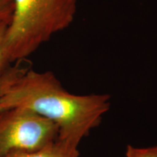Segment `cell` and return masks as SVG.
Wrapping results in <instances>:
<instances>
[{"mask_svg": "<svg viewBox=\"0 0 157 157\" xmlns=\"http://www.w3.org/2000/svg\"><path fill=\"white\" fill-rule=\"evenodd\" d=\"M7 24L0 22V76L7 71L13 63L6 54L4 48V39Z\"/></svg>", "mask_w": 157, "mask_h": 157, "instance_id": "6", "label": "cell"}, {"mask_svg": "<svg viewBox=\"0 0 157 157\" xmlns=\"http://www.w3.org/2000/svg\"><path fill=\"white\" fill-rule=\"evenodd\" d=\"M14 10L6 29L4 48L12 63L30 56L41 45L73 23L76 0H13Z\"/></svg>", "mask_w": 157, "mask_h": 157, "instance_id": "2", "label": "cell"}, {"mask_svg": "<svg viewBox=\"0 0 157 157\" xmlns=\"http://www.w3.org/2000/svg\"><path fill=\"white\" fill-rule=\"evenodd\" d=\"M5 109L23 108L58 125L59 138L78 146L101 123L110 108L105 94L78 95L70 93L51 71L27 69L0 98Z\"/></svg>", "mask_w": 157, "mask_h": 157, "instance_id": "1", "label": "cell"}, {"mask_svg": "<svg viewBox=\"0 0 157 157\" xmlns=\"http://www.w3.org/2000/svg\"><path fill=\"white\" fill-rule=\"evenodd\" d=\"M26 70V68L22 67L19 63H16L14 66H11L7 71L0 76V98L9 90L20 76L25 73ZM4 110L6 109L0 105V111Z\"/></svg>", "mask_w": 157, "mask_h": 157, "instance_id": "5", "label": "cell"}, {"mask_svg": "<svg viewBox=\"0 0 157 157\" xmlns=\"http://www.w3.org/2000/svg\"><path fill=\"white\" fill-rule=\"evenodd\" d=\"M78 146L58 138L56 142L34 152L15 151L3 157H80Z\"/></svg>", "mask_w": 157, "mask_h": 157, "instance_id": "4", "label": "cell"}, {"mask_svg": "<svg viewBox=\"0 0 157 157\" xmlns=\"http://www.w3.org/2000/svg\"><path fill=\"white\" fill-rule=\"evenodd\" d=\"M59 134L54 121L31 110H4L0 111V157L15 151H37L56 142Z\"/></svg>", "mask_w": 157, "mask_h": 157, "instance_id": "3", "label": "cell"}, {"mask_svg": "<svg viewBox=\"0 0 157 157\" xmlns=\"http://www.w3.org/2000/svg\"><path fill=\"white\" fill-rule=\"evenodd\" d=\"M14 10L13 0H0V22L8 25Z\"/></svg>", "mask_w": 157, "mask_h": 157, "instance_id": "8", "label": "cell"}, {"mask_svg": "<svg viewBox=\"0 0 157 157\" xmlns=\"http://www.w3.org/2000/svg\"><path fill=\"white\" fill-rule=\"evenodd\" d=\"M127 157H157V146L146 148H137L128 146Z\"/></svg>", "mask_w": 157, "mask_h": 157, "instance_id": "7", "label": "cell"}]
</instances>
